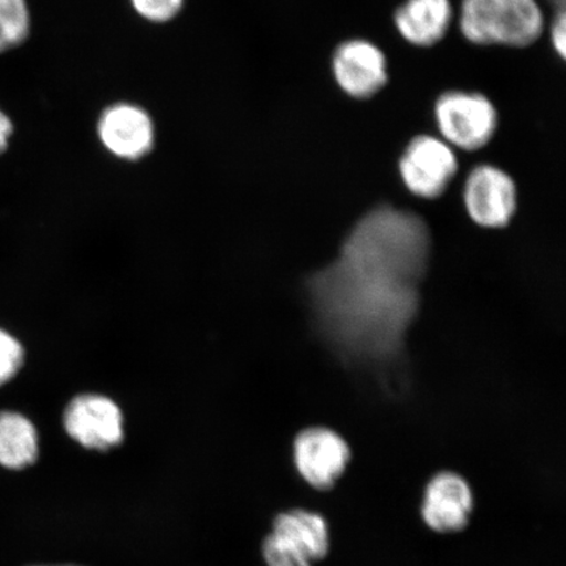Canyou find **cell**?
<instances>
[{
	"label": "cell",
	"instance_id": "cell-1",
	"mask_svg": "<svg viewBox=\"0 0 566 566\" xmlns=\"http://www.w3.org/2000/svg\"><path fill=\"white\" fill-rule=\"evenodd\" d=\"M429 245L427 226L412 212L380 207L360 219L338 260L310 282L323 327L338 346L369 357L399 350L419 307Z\"/></svg>",
	"mask_w": 566,
	"mask_h": 566
},
{
	"label": "cell",
	"instance_id": "cell-2",
	"mask_svg": "<svg viewBox=\"0 0 566 566\" xmlns=\"http://www.w3.org/2000/svg\"><path fill=\"white\" fill-rule=\"evenodd\" d=\"M459 24L472 44L526 48L539 40L544 17L536 0H463Z\"/></svg>",
	"mask_w": 566,
	"mask_h": 566
},
{
	"label": "cell",
	"instance_id": "cell-3",
	"mask_svg": "<svg viewBox=\"0 0 566 566\" xmlns=\"http://www.w3.org/2000/svg\"><path fill=\"white\" fill-rule=\"evenodd\" d=\"M434 116L446 144L465 151L490 144L499 126L497 109L490 98L476 92H444L438 97Z\"/></svg>",
	"mask_w": 566,
	"mask_h": 566
},
{
	"label": "cell",
	"instance_id": "cell-4",
	"mask_svg": "<svg viewBox=\"0 0 566 566\" xmlns=\"http://www.w3.org/2000/svg\"><path fill=\"white\" fill-rule=\"evenodd\" d=\"M352 448L336 430L310 427L296 434L293 455L301 478L317 492L334 490L348 471Z\"/></svg>",
	"mask_w": 566,
	"mask_h": 566
},
{
	"label": "cell",
	"instance_id": "cell-5",
	"mask_svg": "<svg viewBox=\"0 0 566 566\" xmlns=\"http://www.w3.org/2000/svg\"><path fill=\"white\" fill-rule=\"evenodd\" d=\"M63 428L82 448L108 452L125 440V419L117 402L102 394L74 396L63 412Z\"/></svg>",
	"mask_w": 566,
	"mask_h": 566
},
{
	"label": "cell",
	"instance_id": "cell-6",
	"mask_svg": "<svg viewBox=\"0 0 566 566\" xmlns=\"http://www.w3.org/2000/svg\"><path fill=\"white\" fill-rule=\"evenodd\" d=\"M402 181L410 193L424 200L441 197L458 172V159L444 140L419 136L409 142L399 163Z\"/></svg>",
	"mask_w": 566,
	"mask_h": 566
},
{
	"label": "cell",
	"instance_id": "cell-7",
	"mask_svg": "<svg viewBox=\"0 0 566 566\" xmlns=\"http://www.w3.org/2000/svg\"><path fill=\"white\" fill-rule=\"evenodd\" d=\"M475 495L467 479L455 471H440L424 486L421 518L438 535L463 533L470 526Z\"/></svg>",
	"mask_w": 566,
	"mask_h": 566
},
{
	"label": "cell",
	"instance_id": "cell-8",
	"mask_svg": "<svg viewBox=\"0 0 566 566\" xmlns=\"http://www.w3.org/2000/svg\"><path fill=\"white\" fill-rule=\"evenodd\" d=\"M464 203L472 221L485 229H502L516 210V188L502 169L481 165L467 177Z\"/></svg>",
	"mask_w": 566,
	"mask_h": 566
},
{
	"label": "cell",
	"instance_id": "cell-9",
	"mask_svg": "<svg viewBox=\"0 0 566 566\" xmlns=\"http://www.w3.org/2000/svg\"><path fill=\"white\" fill-rule=\"evenodd\" d=\"M332 71L338 87L357 101L378 95L388 82L384 52L367 40H349L336 49Z\"/></svg>",
	"mask_w": 566,
	"mask_h": 566
},
{
	"label": "cell",
	"instance_id": "cell-10",
	"mask_svg": "<svg viewBox=\"0 0 566 566\" xmlns=\"http://www.w3.org/2000/svg\"><path fill=\"white\" fill-rule=\"evenodd\" d=\"M97 132L106 150L119 159L138 160L153 150L151 118L136 105L111 106L103 113Z\"/></svg>",
	"mask_w": 566,
	"mask_h": 566
},
{
	"label": "cell",
	"instance_id": "cell-11",
	"mask_svg": "<svg viewBox=\"0 0 566 566\" xmlns=\"http://www.w3.org/2000/svg\"><path fill=\"white\" fill-rule=\"evenodd\" d=\"M272 534L300 552L311 563H321L331 552V531L322 514L307 509H290L275 516Z\"/></svg>",
	"mask_w": 566,
	"mask_h": 566
},
{
	"label": "cell",
	"instance_id": "cell-12",
	"mask_svg": "<svg viewBox=\"0 0 566 566\" xmlns=\"http://www.w3.org/2000/svg\"><path fill=\"white\" fill-rule=\"evenodd\" d=\"M452 20L450 0H408L395 12V25L409 44L430 48L440 42Z\"/></svg>",
	"mask_w": 566,
	"mask_h": 566
},
{
	"label": "cell",
	"instance_id": "cell-13",
	"mask_svg": "<svg viewBox=\"0 0 566 566\" xmlns=\"http://www.w3.org/2000/svg\"><path fill=\"white\" fill-rule=\"evenodd\" d=\"M39 455V433L33 422L18 412H0V465L25 470L38 462Z\"/></svg>",
	"mask_w": 566,
	"mask_h": 566
},
{
	"label": "cell",
	"instance_id": "cell-14",
	"mask_svg": "<svg viewBox=\"0 0 566 566\" xmlns=\"http://www.w3.org/2000/svg\"><path fill=\"white\" fill-rule=\"evenodd\" d=\"M31 32V15L25 0H0V53L23 44Z\"/></svg>",
	"mask_w": 566,
	"mask_h": 566
},
{
	"label": "cell",
	"instance_id": "cell-15",
	"mask_svg": "<svg viewBox=\"0 0 566 566\" xmlns=\"http://www.w3.org/2000/svg\"><path fill=\"white\" fill-rule=\"evenodd\" d=\"M23 364V345L15 337L0 329V386L15 378Z\"/></svg>",
	"mask_w": 566,
	"mask_h": 566
},
{
	"label": "cell",
	"instance_id": "cell-16",
	"mask_svg": "<svg viewBox=\"0 0 566 566\" xmlns=\"http://www.w3.org/2000/svg\"><path fill=\"white\" fill-rule=\"evenodd\" d=\"M263 557L266 566H314L306 557L287 546L275 537L272 533L268 534L263 542Z\"/></svg>",
	"mask_w": 566,
	"mask_h": 566
},
{
	"label": "cell",
	"instance_id": "cell-17",
	"mask_svg": "<svg viewBox=\"0 0 566 566\" xmlns=\"http://www.w3.org/2000/svg\"><path fill=\"white\" fill-rule=\"evenodd\" d=\"M134 9L154 23H165L180 12L182 0H132Z\"/></svg>",
	"mask_w": 566,
	"mask_h": 566
},
{
	"label": "cell",
	"instance_id": "cell-18",
	"mask_svg": "<svg viewBox=\"0 0 566 566\" xmlns=\"http://www.w3.org/2000/svg\"><path fill=\"white\" fill-rule=\"evenodd\" d=\"M551 41L556 53L564 60L566 53V18L564 10L556 12L554 23L551 27Z\"/></svg>",
	"mask_w": 566,
	"mask_h": 566
},
{
	"label": "cell",
	"instance_id": "cell-19",
	"mask_svg": "<svg viewBox=\"0 0 566 566\" xmlns=\"http://www.w3.org/2000/svg\"><path fill=\"white\" fill-rule=\"evenodd\" d=\"M13 133V125L9 116L0 111V155L9 148V142Z\"/></svg>",
	"mask_w": 566,
	"mask_h": 566
},
{
	"label": "cell",
	"instance_id": "cell-20",
	"mask_svg": "<svg viewBox=\"0 0 566 566\" xmlns=\"http://www.w3.org/2000/svg\"><path fill=\"white\" fill-rule=\"evenodd\" d=\"M549 2L556 7V11L564 10L565 0H549Z\"/></svg>",
	"mask_w": 566,
	"mask_h": 566
},
{
	"label": "cell",
	"instance_id": "cell-21",
	"mask_svg": "<svg viewBox=\"0 0 566 566\" xmlns=\"http://www.w3.org/2000/svg\"><path fill=\"white\" fill-rule=\"evenodd\" d=\"M34 566H52V565H34ZM56 566H80V565H56Z\"/></svg>",
	"mask_w": 566,
	"mask_h": 566
}]
</instances>
